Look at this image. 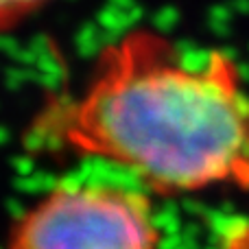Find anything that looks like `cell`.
Returning <instances> with one entry per match:
<instances>
[{"label":"cell","instance_id":"obj_1","mask_svg":"<svg viewBox=\"0 0 249 249\" xmlns=\"http://www.w3.org/2000/svg\"><path fill=\"white\" fill-rule=\"evenodd\" d=\"M33 151L99 158L151 193L249 188V92L238 64L212 51L190 64L155 29H131L101 51L79 94L44 101Z\"/></svg>","mask_w":249,"mask_h":249},{"label":"cell","instance_id":"obj_2","mask_svg":"<svg viewBox=\"0 0 249 249\" xmlns=\"http://www.w3.org/2000/svg\"><path fill=\"white\" fill-rule=\"evenodd\" d=\"M9 247L160 249V230L142 190L66 179L16 221Z\"/></svg>","mask_w":249,"mask_h":249},{"label":"cell","instance_id":"obj_3","mask_svg":"<svg viewBox=\"0 0 249 249\" xmlns=\"http://www.w3.org/2000/svg\"><path fill=\"white\" fill-rule=\"evenodd\" d=\"M55 0H0V33L20 26Z\"/></svg>","mask_w":249,"mask_h":249}]
</instances>
